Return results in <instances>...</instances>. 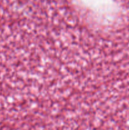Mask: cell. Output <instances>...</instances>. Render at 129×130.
<instances>
[]
</instances>
